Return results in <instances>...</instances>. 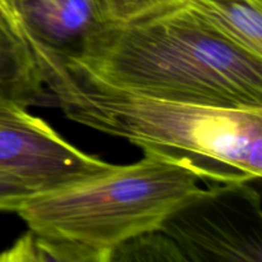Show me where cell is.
Wrapping results in <instances>:
<instances>
[{
    "instance_id": "cell-7",
    "label": "cell",
    "mask_w": 262,
    "mask_h": 262,
    "mask_svg": "<svg viewBox=\"0 0 262 262\" xmlns=\"http://www.w3.org/2000/svg\"><path fill=\"white\" fill-rule=\"evenodd\" d=\"M36 105L54 106V100L20 26L0 10V112Z\"/></svg>"
},
{
    "instance_id": "cell-13",
    "label": "cell",
    "mask_w": 262,
    "mask_h": 262,
    "mask_svg": "<svg viewBox=\"0 0 262 262\" xmlns=\"http://www.w3.org/2000/svg\"><path fill=\"white\" fill-rule=\"evenodd\" d=\"M99 2H100V4L102 5V8H104V2H102V0H99ZM104 10H105V8H104Z\"/></svg>"
},
{
    "instance_id": "cell-5",
    "label": "cell",
    "mask_w": 262,
    "mask_h": 262,
    "mask_svg": "<svg viewBox=\"0 0 262 262\" xmlns=\"http://www.w3.org/2000/svg\"><path fill=\"white\" fill-rule=\"evenodd\" d=\"M112 166L74 147L27 109L0 112V170L37 193L73 186Z\"/></svg>"
},
{
    "instance_id": "cell-12",
    "label": "cell",
    "mask_w": 262,
    "mask_h": 262,
    "mask_svg": "<svg viewBox=\"0 0 262 262\" xmlns=\"http://www.w3.org/2000/svg\"><path fill=\"white\" fill-rule=\"evenodd\" d=\"M15 2H17V0H0V10H3L13 22H15L19 26L17 13H15Z\"/></svg>"
},
{
    "instance_id": "cell-3",
    "label": "cell",
    "mask_w": 262,
    "mask_h": 262,
    "mask_svg": "<svg viewBox=\"0 0 262 262\" xmlns=\"http://www.w3.org/2000/svg\"><path fill=\"white\" fill-rule=\"evenodd\" d=\"M142 151L137 163L113 165L73 186L35 194L18 215L31 232L72 246L83 262H110L118 246L160 229L206 181L189 161Z\"/></svg>"
},
{
    "instance_id": "cell-10",
    "label": "cell",
    "mask_w": 262,
    "mask_h": 262,
    "mask_svg": "<svg viewBox=\"0 0 262 262\" xmlns=\"http://www.w3.org/2000/svg\"><path fill=\"white\" fill-rule=\"evenodd\" d=\"M109 20L129 22L154 14L183 0H102Z\"/></svg>"
},
{
    "instance_id": "cell-8",
    "label": "cell",
    "mask_w": 262,
    "mask_h": 262,
    "mask_svg": "<svg viewBox=\"0 0 262 262\" xmlns=\"http://www.w3.org/2000/svg\"><path fill=\"white\" fill-rule=\"evenodd\" d=\"M210 31L238 49L262 58V0H183Z\"/></svg>"
},
{
    "instance_id": "cell-2",
    "label": "cell",
    "mask_w": 262,
    "mask_h": 262,
    "mask_svg": "<svg viewBox=\"0 0 262 262\" xmlns=\"http://www.w3.org/2000/svg\"><path fill=\"white\" fill-rule=\"evenodd\" d=\"M30 43L46 90L68 119L193 164L214 183L262 176V109L169 101L107 86Z\"/></svg>"
},
{
    "instance_id": "cell-11",
    "label": "cell",
    "mask_w": 262,
    "mask_h": 262,
    "mask_svg": "<svg viewBox=\"0 0 262 262\" xmlns=\"http://www.w3.org/2000/svg\"><path fill=\"white\" fill-rule=\"evenodd\" d=\"M37 192L17 177L0 170V211H15Z\"/></svg>"
},
{
    "instance_id": "cell-1",
    "label": "cell",
    "mask_w": 262,
    "mask_h": 262,
    "mask_svg": "<svg viewBox=\"0 0 262 262\" xmlns=\"http://www.w3.org/2000/svg\"><path fill=\"white\" fill-rule=\"evenodd\" d=\"M60 59L107 86L143 96L262 109L261 56L215 35L183 3L129 22L106 20L78 56Z\"/></svg>"
},
{
    "instance_id": "cell-6",
    "label": "cell",
    "mask_w": 262,
    "mask_h": 262,
    "mask_svg": "<svg viewBox=\"0 0 262 262\" xmlns=\"http://www.w3.org/2000/svg\"><path fill=\"white\" fill-rule=\"evenodd\" d=\"M28 42L60 58H76L107 19L99 0H17Z\"/></svg>"
},
{
    "instance_id": "cell-4",
    "label": "cell",
    "mask_w": 262,
    "mask_h": 262,
    "mask_svg": "<svg viewBox=\"0 0 262 262\" xmlns=\"http://www.w3.org/2000/svg\"><path fill=\"white\" fill-rule=\"evenodd\" d=\"M251 179L200 189L165 219L160 230L187 262H261V193Z\"/></svg>"
},
{
    "instance_id": "cell-9",
    "label": "cell",
    "mask_w": 262,
    "mask_h": 262,
    "mask_svg": "<svg viewBox=\"0 0 262 262\" xmlns=\"http://www.w3.org/2000/svg\"><path fill=\"white\" fill-rule=\"evenodd\" d=\"M187 262L176 242L163 230L142 233L118 246L110 262Z\"/></svg>"
}]
</instances>
